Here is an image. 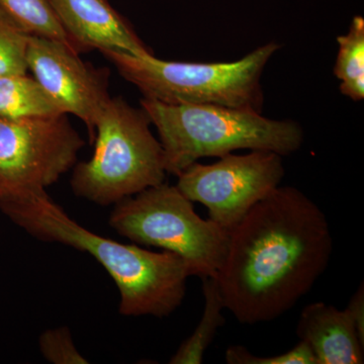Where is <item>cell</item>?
<instances>
[{
    "instance_id": "16",
    "label": "cell",
    "mask_w": 364,
    "mask_h": 364,
    "mask_svg": "<svg viewBox=\"0 0 364 364\" xmlns=\"http://www.w3.org/2000/svg\"><path fill=\"white\" fill-rule=\"evenodd\" d=\"M30 33L0 9V76L26 74Z\"/></svg>"
},
{
    "instance_id": "4",
    "label": "cell",
    "mask_w": 364,
    "mask_h": 364,
    "mask_svg": "<svg viewBox=\"0 0 364 364\" xmlns=\"http://www.w3.org/2000/svg\"><path fill=\"white\" fill-rule=\"evenodd\" d=\"M150 126L142 107L109 97L95 124L92 157L73 167V193L107 207L164 182L161 144Z\"/></svg>"
},
{
    "instance_id": "15",
    "label": "cell",
    "mask_w": 364,
    "mask_h": 364,
    "mask_svg": "<svg viewBox=\"0 0 364 364\" xmlns=\"http://www.w3.org/2000/svg\"><path fill=\"white\" fill-rule=\"evenodd\" d=\"M0 9L30 35L60 41L74 49L51 0H0Z\"/></svg>"
},
{
    "instance_id": "7",
    "label": "cell",
    "mask_w": 364,
    "mask_h": 364,
    "mask_svg": "<svg viewBox=\"0 0 364 364\" xmlns=\"http://www.w3.org/2000/svg\"><path fill=\"white\" fill-rule=\"evenodd\" d=\"M83 146L67 114L0 117V205L46 193L75 166Z\"/></svg>"
},
{
    "instance_id": "11",
    "label": "cell",
    "mask_w": 364,
    "mask_h": 364,
    "mask_svg": "<svg viewBox=\"0 0 364 364\" xmlns=\"http://www.w3.org/2000/svg\"><path fill=\"white\" fill-rule=\"evenodd\" d=\"M296 334L312 349L316 364H363L364 342L348 309L318 301L304 308Z\"/></svg>"
},
{
    "instance_id": "6",
    "label": "cell",
    "mask_w": 364,
    "mask_h": 364,
    "mask_svg": "<svg viewBox=\"0 0 364 364\" xmlns=\"http://www.w3.org/2000/svg\"><path fill=\"white\" fill-rule=\"evenodd\" d=\"M109 224L136 244L176 254L200 279L218 277L226 258L230 231L200 218L193 202L165 181L116 203Z\"/></svg>"
},
{
    "instance_id": "1",
    "label": "cell",
    "mask_w": 364,
    "mask_h": 364,
    "mask_svg": "<svg viewBox=\"0 0 364 364\" xmlns=\"http://www.w3.org/2000/svg\"><path fill=\"white\" fill-rule=\"evenodd\" d=\"M332 250L324 212L299 189L279 186L230 231L217 277L225 308L242 324L272 322L313 289Z\"/></svg>"
},
{
    "instance_id": "10",
    "label": "cell",
    "mask_w": 364,
    "mask_h": 364,
    "mask_svg": "<svg viewBox=\"0 0 364 364\" xmlns=\"http://www.w3.org/2000/svg\"><path fill=\"white\" fill-rule=\"evenodd\" d=\"M76 51L124 53L136 57L153 55L149 48L107 0H51Z\"/></svg>"
},
{
    "instance_id": "9",
    "label": "cell",
    "mask_w": 364,
    "mask_h": 364,
    "mask_svg": "<svg viewBox=\"0 0 364 364\" xmlns=\"http://www.w3.org/2000/svg\"><path fill=\"white\" fill-rule=\"evenodd\" d=\"M26 65L62 114H73L85 124L93 142L95 124L111 97L107 72L83 62L78 52L60 41L32 35Z\"/></svg>"
},
{
    "instance_id": "12",
    "label": "cell",
    "mask_w": 364,
    "mask_h": 364,
    "mask_svg": "<svg viewBox=\"0 0 364 364\" xmlns=\"http://www.w3.org/2000/svg\"><path fill=\"white\" fill-rule=\"evenodd\" d=\"M60 114H64L28 73L0 76V117L23 119Z\"/></svg>"
},
{
    "instance_id": "19",
    "label": "cell",
    "mask_w": 364,
    "mask_h": 364,
    "mask_svg": "<svg viewBox=\"0 0 364 364\" xmlns=\"http://www.w3.org/2000/svg\"><path fill=\"white\" fill-rule=\"evenodd\" d=\"M347 309L350 311L356 326H358V334L364 342V287L363 282L358 287L356 293L352 296Z\"/></svg>"
},
{
    "instance_id": "13",
    "label": "cell",
    "mask_w": 364,
    "mask_h": 364,
    "mask_svg": "<svg viewBox=\"0 0 364 364\" xmlns=\"http://www.w3.org/2000/svg\"><path fill=\"white\" fill-rule=\"evenodd\" d=\"M205 310L195 331L177 349L170 358L171 364H200L205 351L220 328L225 324L223 310L225 308L217 277H203Z\"/></svg>"
},
{
    "instance_id": "5",
    "label": "cell",
    "mask_w": 364,
    "mask_h": 364,
    "mask_svg": "<svg viewBox=\"0 0 364 364\" xmlns=\"http://www.w3.org/2000/svg\"><path fill=\"white\" fill-rule=\"evenodd\" d=\"M279 49L277 42H269L237 61L218 63L165 61L154 55L136 57L112 51L102 54L144 98L169 105H215L262 112L261 78Z\"/></svg>"
},
{
    "instance_id": "2",
    "label": "cell",
    "mask_w": 364,
    "mask_h": 364,
    "mask_svg": "<svg viewBox=\"0 0 364 364\" xmlns=\"http://www.w3.org/2000/svg\"><path fill=\"white\" fill-rule=\"evenodd\" d=\"M0 210L35 238L64 244L95 257L119 289L122 315L163 318L181 306L186 282L193 274L176 254L152 252L92 233L71 219L47 191L1 205Z\"/></svg>"
},
{
    "instance_id": "17",
    "label": "cell",
    "mask_w": 364,
    "mask_h": 364,
    "mask_svg": "<svg viewBox=\"0 0 364 364\" xmlns=\"http://www.w3.org/2000/svg\"><path fill=\"white\" fill-rule=\"evenodd\" d=\"M41 353L46 360L53 364H87V360L78 351L68 328L49 329L41 335Z\"/></svg>"
},
{
    "instance_id": "18",
    "label": "cell",
    "mask_w": 364,
    "mask_h": 364,
    "mask_svg": "<svg viewBox=\"0 0 364 364\" xmlns=\"http://www.w3.org/2000/svg\"><path fill=\"white\" fill-rule=\"evenodd\" d=\"M225 358L229 364H316L312 349L301 340L291 350L263 358L254 355L246 347L234 345L227 349Z\"/></svg>"
},
{
    "instance_id": "3",
    "label": "cell",
    "mask_w": 364,
    "mask_h": 364,
    "mask_svg": "<svg viewBox=\"0 0 364 364\" xmlns=\"http://www.w3.org/2000/svg\"><path fill=\"white\" fill-rule=\"evenodd\" d=\"M156 128L167 174L178 176L205 157L236 150L270 151L282 157L301 149L305 134L293 119H272L250 109L215 105H169L143 98Z\"/></svg>"
},
{
    "instance_id": "14",
    "label": "cell",
    "mask_w": 364,
    "mask_h": 364,
    "mask_svg": "<svg viewBox=\"0 0 364 364\" xmlns=\"http://www.w3.org/2000/svg\"><path fill=\"white\" fill-rule=\"evenodd\" d=\"M338 54L334 74L340 81V91L352 100L364 98V20L354 16L348 33L337 37Z\"/></svg>"
},
{
    "instance_id": "8",
    "label": "cell",
    "mask_w": 364,
    "mask_h": 364,
    "mask_svg": "<svg viewBox=\"0 0 364 364\" xmlns=\"http://www.w3.org/2000/svg\"><path fill=\"white\" fill-rule=\"evenodd\" d=\"M284 176L282 155L253 150L232 153L213 164L196 162L178 176L177 188L208 210V219L228 231L256 205L280 186Z\"/></svg>"
}]
</instances>
